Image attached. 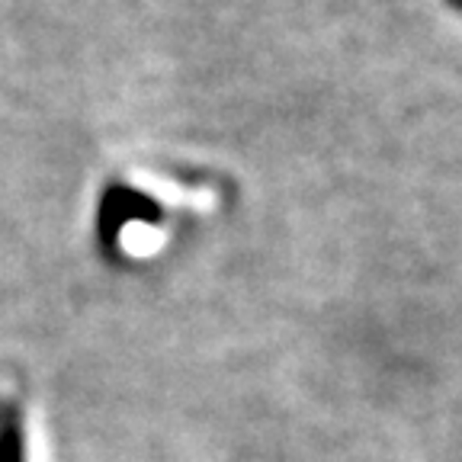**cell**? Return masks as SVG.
Wrapping results in <instances>:
<instances>
[{
	"label": "cell",
	"mask_w": 462,
	"mask_h": 462,
	"mask_svg": "<svg viewBox=\"0 0 462 462\" xmlns=\"http://www.w3.org/2000/svg\"><path fill=\"white\" fill-rule=\"evenodd\" d=\"M0 462H26V437L16 408H0Z\"/></svg>",
	"instance_id": "cell-2"
},
{
	"label": "cell",
	"mask_w": 462,
	"mask_h": 462,
	"mask_svg": "<svg viewBox=\"0 0 462 462\" xmlns=\"http://www.w3.org/2000/svg\"><path fill=\"white\" fill-rule=\"evenodd\" d=\"M161 209L158 202H152L148 196H142L138 189L129 187H109L100 199V245L106 251H113L119 235H123L125 222H158Z\"/></svg>",
	"instance_id": "cell-1"
},
{
	"label": "cell",
	"mask_w": 462,
	"mask_h": 462,
	"mask_svg": "<svg viewBox=\"0 0 462 462\" xmlns=\"http://www.w3.org/2000/svg\"><path fill=\"white\" fill-rule=\"evenodd\" d=\"M447 4H449L453 10H459V14H462V0H447Z\"/></svg>",
	"instance_id": "cell-3"
}]
</instances>
